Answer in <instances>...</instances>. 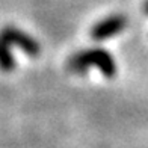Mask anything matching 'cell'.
<instances>
[{"instance_id": "obj_1", "label": "cell", "mask_w": 148, "mask_h": 148, "mask_svg": "<svg viewBox=\"0 0 148 148\" xmlns=\"http://www.w3.org/2000/svg\"><path fill=\"white\" fill-rule=\"evenodd\" d=\"M89 66H97L100 68L107 79L115 77L116 74V65L112 55L107 53L104 49H88L82 50L73 55L68 60V70L77 74H83L88 71Z\"/></svg>"}, {"instance_id": "obj_4", "label": "cell", "mask_w": 148, "mask_h": 148, "mask_svg": "<svg viewBox=\"0 0 148 148\" xmlns=\"http://www.w3.org/2000/svg\"><path fill=\"white\" fill-rule=\"evenodd\" d=\"M15 68V60L14 56L11 55L9 44L6 42V39L0 36V70L2 71H12Z\"/></svg>"}, {"instance_id": "obj_2", "label": "cell", "mask_w": 148, "mask_h": 148, "mask_svg": "<svg viewBox=\"0 0 148 148\" xmlns=\"http://www.w3.org/2000/svg\"><path fill=\"white\" fill-rule=\"evenodd\" d=\"M0 36L3 39H6V42L9 45L14 44V45L20 47L30 58H36L39 55V51H41V45L35 39L30 35H27V33H24L23 30L14 27V26H6V27H3L2 32H0Z\"/></svg>"}, {"instance_id": "obj_3", "label": "cell", "mask_w": 148, "mask_h": 148, "mask_svg": "<svg viewBox=\"0 0 148 148\" xmlns=\"http://www.w3.org/2000/svg\"><path fill=\"white\" fill-rule=\"evenodd\" d=\"M127 24V20L124 15H110L101 21H98L94 27L91 29V36L95 41H104V39L115 36L116 33H119L121 30H124Z\"/></svg>"}, {"instance_id": "obj_5", "label": "cell", "mask_w": 148, "mask_h": 148, "mask_svg": "<svg viewBox=\"0 0 148 148\" xmlns=\"http://www.w3.org/2000/svg\"><path fill=\"white\" fill-rule=\"evenodd\" d=\"M144 11H145L147 14H148V0H147V2H145V5H144Z\"/></svg>"}]
</instances>
